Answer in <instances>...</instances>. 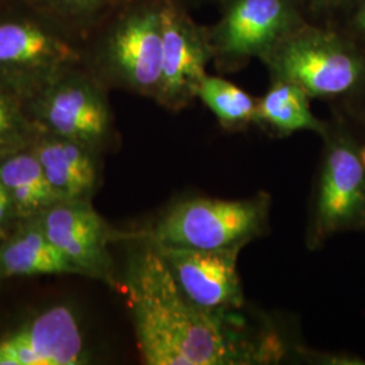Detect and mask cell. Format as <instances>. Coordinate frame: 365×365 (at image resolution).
<instances>
[{
  "instance_id": "obj_12",
  "label": "cell",
  "mask_w": 365,
  "mask_h": 365,
  "mask_svg": "<svg viewBox=\"0 0 365 365\" xmlns=\"http://www.w3.org/2000/svg\"><path fill=\"white\" fill-rule=\"evenodd\" d=\"M88 361L75 313L57 304L0 339V365H78Z\"/></svg>"
},
{
  "instance_id": "obj_25",
  "label": "cell",
  "mask_w": 365,
  "mask_h": 365,
  "mask_svg": "<svg viewBox=\"0 0 365 365\" xmlns=\"http://www.w3.org/2000/svg\"><path fill=\"white\" fill-rule=\"evenodd\" d=\"M0 277H1V274H0Z\"/></svg>"
},
{
  "instance_id": "obj_22",
  "label": "cell",
  "mask_w": 365,
  "mask_h": 365,
  "mask_svg": "<svg viewBox=\"0 0 365 365\" xmlns=\"http://www.w3.org/2000/svg\"><path fill=\"white\" fill-rule=\"evenodd\" d=\"M14 217H16V212L14 209L13 200L3 182H0V227L6 226Z\"/></svg>"
},
{
  "instance_id": "obj_2",
  "label": "cell",
  "mask_w": 365,
  "mask_h": 365,
  "mask_svg": "<svg viewBox=\"0 0 365 365\" xmlns=\"http://www.w3.org/2000/svg\"><path fill=\"white\" fill-rule=\"evenodd\" d=\"M163 0H129L83 43L93 76L155 101L163 57Z\"/></svg>"
},
{
  "instance_id": "obj_18",
  "label": "cell",
  "mask_w": 365,
  "mask_h": 365,
  "mask_svg": "<svg viewBox=\"0 0 365 365\" xmlns=\"http://www.w3.org/2000/svg\"><path fill=\"white\" fill-rule=\"evenodd\" d=\"M68 34L84 43L92 33L129 0H27Z\"/></svg>"
},
{
  "instance_id": "obj_5",
  "label": "cell",
  "mask_w": 365,
  "mask_h": 365,
  "mask_svg": "<svg viewBox=\"0 0 365 365\" xmlns=\"http://www.w3.org/2000/svg\"><path fill=\"white\" fill-rule=\"evenodd\" d=\"M272 197L259 192L247 199L187 197L173 203L146 235L165 248H244L265 233Z\"/></svg>"
},
{
  "instance_id": "obj_24",
  "label": "cell",
  "mask_w": 365,
  "mask_h": 365,
  "mask_svg": "<svg viewBox=\"0 0 365 365\" xmlns=\"http://www.w3.org/2000/svg\"><path fill=\"white\" fill-rule=\"evenodd\" d=\"M3 1H6V0H0V3H3Z\"/></svg>"
},
{
  "instance_id": "obj_9",
  "label": "cell",
  "mask_w": 365,
  "mask_h": 365,
  "mask_svg": "<svg viewBox=\"0 0 365 365\" xmlns=\"http://www.w3.org/2000/svg\"><path fill=\"white\" fill-rule=\"evenodd\" d=\"M163 57L157 90L158 105L178 113L197 98L206 68L212 61L206 26L197 25L188 7L176 0L161 1Z\"/></svg>"
},
{
  "instance_id": "obj_16",
  "label": "cell",
  "mask_w": 365,
  "mask_h": 365,
  "mask_svg": "<svg viewBox=\"0 0 365 365\" xmlns=\"http://www.w3.org/2000/svg\"><path fill=\"white\" fill-rule=\"evenodd\" d=\"M0 182L13 200L16 217L30 220L58 203L31 148L0 158Z\"/></svg>"
},
{
  "instance_id": "obj_4",
  "label": "cell",
  "mask_w": 365,
  "mask_h": 365,
  "mask_svg": "<svg viewBox=\"0 0 365 365\" xmlns=\"http://www.w3.org/2000/svg\"><path fill=\"white\" fill-rule=\"evenodd\" d=\"M262 63L271 80L299 86L312 99L351 98L365 86V53L349 33L306 22Z\"/></svg>"
},
{
  "instance_id": "obj_14",
  "label": "cell",
  "mask_w": 365,
  "mask_h": 365,
  "mask_svg": "<svg viewBox=\"0 0 365 365\" xmlns=\"http://www.w3.org/2000/svg\"><path fill=\"white\" fill-rule=\"evenodd\" d=\"M310 101L299 86L286 80H271L269 88L257 98L255 125L276 137L313 131L324 138L330 123L314 115Z\"/></svg>"
},
{
  "instance_id": "obj_21",
  "label": "cell",
  "mask_w": 365,
  "mask_h": 365,
  "mask_svg": "<svg viewBox=\"0 0 365 365\" xmlns=\"http://www.w3.org/2000/svg\"><path fill=\"white\" fill-rule=\"evenodd\" d=\"M349 34L365 45V0H357L351 11Z\"/></svg>"
},
{
  "instance_id": "obj_23",
  "label": "cell",
  "mask_w": 365,
  "mask_h": 365,
  "mask_svg": "<svg viewBox=\"0 0 365 365\" xmlns=\"http://www.w3.org/2000/svg\"><path fill=\"white\" fill-rule=\"evenodd\" d=\"M176 1L182 3L185 7H190V6H196V4L202 3V1H206V0H176Z\"/></svg>"
},
{
  "instance_id": "obj_20",
  "label": "cell",
  "mask_w": 365,
  "mask_h": 365,
  "mask_svg": "<svg viewBox=\"0 0 365 365\" xmlns=\"http://www.w3.org/2000/svg\"><path fill=\"white\" fill-rule=\"evenodd\" d=\"M357 0H302L306 16L327 18L341 11H352Z\"/></svg>"
},
{
  "instance_id": "obj_1",
  "label": "cell",
  "mask_w": 365,
  "mask_h": 365,
  "mask_svg": "<svg viewBox=\"0 0 365 365\" xmlns=\"http://www.w3.org/2000/svg\"><path fill=\"white\" fill-rule=\"evenodd\" d=\"M128 306L145 364H274L286 356L269 327H252L240 312H211L187 299L156 249L131 261Z\"/></svg>"
},
{
  "instance_id": "obj_19",
  "label": "cell",
  "mask_w": 365,
  "mask_h": 365,
  "mask_svg": "<svg viewBox=\"0 0 365 365\" xmlns=\"http://www.w3.org/2000/svg\"><path fill=\"white\" fill-rule=\"evenodd\" d=\"M36 133H41L29 117L25 102L0 87V158L26 148Z\"/></svg>"
},
{
  "instance_id": "obj_17",
  "label": "cell",
  "mask_w": 365,
  "mask_h": 365,
  "mask_svg": "<svg viewBox=\"0 0 365 365\" xmlns=\"http://www.w3.org/2000/svg\"><path fill=\"white\" fill-rule=\"evenodd\" d=\"M197 98L225 130H245L255 125L257 98L226 78L207 75L202 81Z\"/></svg>"
},
{
  "instance_id": "obj_15",
  "label": "cell",
  "mask_w": 365,
  "mask_h": 365,
  "mask_svg": "<svg viewBox=\"0 0 365 365\" xmlns=\"http://www.w3.org/2000/svg\"><path fill=\"white\" fill-rule=\"evenodd\" d=\"M78 274V268L53 245L34 218L0 248L1 276Z\"/></svg>"
},
{
  "instance_id": "obj_10",
  "label": "cell",
  "mask_w": 365,
  "mask_h": 365,
  "mask_svg": "<svg viewBox=\"0 0 365 365\" xmlns=\"http://www.w3.org/2000/svg\"><path fill=\"white\" fill-rule=\"evenodd\" d=\"M153 248L167 264L182 295L196 306L211 312H241L245 307L238 272V257L244 248Z\"/></svg>"
},
{
  "instance_id": "obj_8",
  "label": "cell",
  "mask_w": 365,
  "mask_h": 365,
  "mask_svg": "<svg viewBox=\"0 0 365 365\" xmlns=\"http://www.w3.org/2000/svg\"><path fill=\"white\" fill-rule=\"evenodd\" d=\"M81 66L63 71L25 106L41 133L93 148L110 135L113 118L103 84Z\"/></svg>"
},
{
  "instance_id": "obj_6",
  "label": "cell",
  "mask_w": 365,
  "mask_h": 365,
  "mask_svg": "<svg viewBox=\"0 0 365 365\" xmlns=\"http://www.w3.org/2000/svg\"><path fill=\"white\" fill-rule=\"evenodd\" d=\"M307 233L310 248L346 232H365V143L345 126L329 125Z\"/></svg>"
},
{
  "instance_id": "obj_13",
  "label": "cell",
  "mask_w": 365,
  "mask_h": 365,
  "mask_svg": "<svg viewBox=\"0 0 365 365\" xmlns=\"http://www.w3.org/2000/svg\"><path fill=\"white\" fill-rule=\"evenodd\" d=\"M58 202L87 200L96 184V164L91 148L43 133L31 148Z\"/></svg>"
},
{
  "instance_id": "obj_3",
  "label": "cell",
  "mask_w": 365,
  "mask_h": 365,
  "mask_svg": "<svg viewBox=\"0 0 365 365\" xmlns=\"http://www.w3.org/2000/svg\"><path fill=\"white\" fill-rule=\"evenodd\" d=\"M83 64V43L27 0L0 3V87L24 102L71 66Z\"/></svg>"
},
{
  "instance_id": "obj_11",
  "label": "cell",
  "mask_w": 365,
  "mask_h": 365,
  "mask_svg": "<svg viewBox=\"0 0 365 365\" xmlns=\"http://www.w3.org/2000/svg\"><path fill=\"white\" fill-rule=\"evenodd\" d=\"M33 218L80 274L114 284L108 252V244L114 238L113 230L88 200L58 202Z\"/></svg>"
},
{
  "instance_id": "obj_7",
  "label": "cell",
  "mask_w": 365,
  "mask_h": 365,
  "mask_svg": "<svg viewBox=\"0 0 365 365\" xmlns=\"http://www.w3.org/2000/svg\"><path fill=\"white\" fill-rule=\"evenodd\" d=\"M306 22L302 0H221L220 18L206 26L212 61L221 72L262 61Z\"/></svg>"
}]
</instances>
